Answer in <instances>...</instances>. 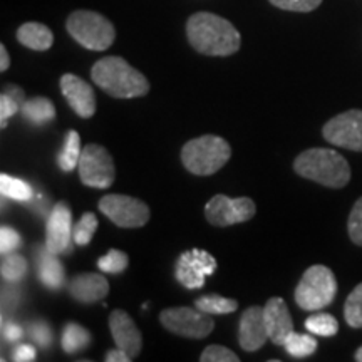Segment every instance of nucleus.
<instances>
[{
	"label": "nucleus",
	"mask_w": 362,
	"mask_h": 362,
	"mask_svg": "<svg viewBox=\"0 0 362 362\" xmlns=\"http://www.w3.org/2000/svg\"><path fill=\"white\" fill-rule=\"evenodd\" d=\"M89 344L90 334L88 332V329H84L83 325L74 322L64 325L61 336V346L66 354H78V352L84 351Z\"/></svg>",
	"instance_id": "obj_23"
},
{
	"label": "nucleus",
	"mask_w": 362,
	"mask_h": 362,
	"mask_svg": "<svg viewBox=\"0 0 362 362\" xmlns=\"http://www.w3.org/2000/svg\"><path fill=\"white\" fill-rule=\"evenodd\" d=\"M194 307L198 310L206 312L211 315H225L232 314L238 309V302L233 298H226L216 293H210V296H202L194 300Z\"/></svg>",
	"instance_id": "obj_25"
},
{
	"label": "nucleus",
	"mask_w": 362,
	"mask_h": 362,
	"mask_svg": "<svg viewBox=\"0 0 362 362\" xmlns=\"http://www.w3.org/2000/svg\"><path fill=\"white\" fill-rule=\"evenodd\" d=\"M354 357H356V361H359V362H362V346L359 347V349H357V351H356V356H354Z\"/></svg>",
	"instance_id": "obj_42"
},
{
	"label": "nucleus",
	"mask_w": 362,
	"mask_h": 362,
	"mask_svg": "<svg viewBox=\"0 0 362 362\" xmlns=\"http://www.w3.org/2000/svg\"><path fill=\"white\" fill-rule=\"evenodd\" d=\"M347 232H349L352 243L362 247V197L352 206L349 220H347Z\"/></svg>",
	"instance_id": "obj_33"
},
{
	"label": "nucleus",
	"mask_w": 362,
	"mask_h": 362,
	"mask_svg": "<svg viewBox=\"0 0 362 362\" xmlns=\"http://www.w3.org/2000/svg\"><path fill=\"white\" fill-rule=\"evenodd\" d=\"M110 329L111 336L116 342V347L123 349L131 359H136V357L139 356V352H141L143 337L138 325L134 324V320L131 319L128 312L121 309L111 312Z\"/></svg>",
	"instance_id": "obj_15"
},
{
	"label": "nucleus",
	"mask_w": 362,
	"mask_h": 362,
	"mask_svg": "<svg viewBox=\"0 0 362 362\" xmlns=\"http://www.w3.org/2000/svg\"><path fill=\"white\" fill-rule=\"evenodd\" d=\"M344 319L349 327L362 329V284L357 285L346 298L344 305Z\"/></svg>",
	"instance_id": "obj_29"
},
{
	"label": "nucleus",
	"mask_w": 362,
	"mask_h": 362,
	"mask_svg": "<svg viewBox=\"0 0 362 362\" xmlns=\"http://www.w3.org/2000/svg\"><path fill=\"white\" fill-rule=\"evenodd\" d=\"M187 37L194 51L211 57L233 56L242 45V37L232 22L211 12H197L189 17Z\"/></svg>",
	"instance_id": "obj_1"
},
{
	"label": "nucleus",
	"mask_w": 362,
	"mask_h": 362,
	"mask_svg": "<svg viewBox=\"0 0 362 362\" xmlns=\"http://www.w3.org/2000/svg\"><path fill=\"white\" fill-rule=\"evenodd\" d=\"M106 361L107 362H129L133 361L131 357L126 354V352L123 349H119V347H116V349L112 351H107L106 354Z\"/></svg>",
	"instance_id": "obj_40"
},
{
	"label": "nucleus",
	"mask_w": 362,
	"mask_h": 362,
	"mask_svg": "<svg viewBox=\"0 0 362 362\" xmlns=\"http://www.w3.org/2000/svg\"><path fill=\"white\" fill-rule=\"evenodd\" d=\"M99 210L121 228H141L149 221L151 211L146 203L129 194L112 193L99 200Z\"/></svg>",
	"instance_id": "obj_9"
},
{
	"label": "nucleus",
	"mask_w": 362,
	"mask_h": 362,
	"mask_svg": "<svg viewBox=\"0 0 362 362\" xmlns=\"http://www.w3.org/2000/svg\"><path fill=\"white\" fill-rule=\"evenodd\" d=\"M325 141L339 148L362 151V111L351 110L327 121L322 129Z\"/></svg>",
	"instance_id": "obj_11"
},
{
	"label": "nucleus",
	"mask_w": 362,
	"mask_h": 362,
	"mask_svg": "<svg viewBox=\"0 0 362 362\" xmlns=\"http://www.w3.org/2000/svg\"><path fill=\"white\" fill-rule=\"evenodd\" d=\"M2 334L8 342H17V341H21L22 336H24V330H22L21 325H17L13 322H7L6 325H4Z\"/></svg>",
	"instance_id": "obj_39"
},
{
	"label": "nucleus",
	"mask_w": 362,
	"mask_h": 362,
	"mask_svg": "<svg viewBox=\"0 0 362 362\" xmlns=\"http://www.w3.org/2000/svg\"><path fill=\"white\" fill-rule=\"evenodd\" d=\"M21 115L25 117L29 123L35 126H44L56 117V106H54L52 101L49 98H33L27 99V101L22 104Z\"/></svg>",
	"instance_id": "obj_20"
},
{
	"label": "nucleus",
	"mask_w": 362,
	"mask_h": 362,
	"mask_svg": "<svg viewBox=\"0 0 362 362\" xmlns=\"http://www.w3.org/2000/svg\"><path fill=\"white\" fill-rule=\"evenodd\" d=\"M0 189H2L4 197L12 198V200L17 202H29L34 194V189L29 183L6 173L0 176Z\"/></svg>",
	"instance_id": "obj_26"
},
{
	"label": "nucleus",
	"mask_w": 362,
	"mask_h": 362,
	"mask_svg": "<svg viewBox=\"0 0 362 362\" xmlns=\"http://www.w3.org/2000/svg\"><path fill=\"white\" fill-rule=\"evenodd\" d=\"M11 66V56H8L7 47L4 44H0V71L6 72Z\"/></svg>",
	"instance_id": "obj_41"
},
{
	"label": "nucleus",
	"mask_w": 362,
	"mask_h": 362,
	"mask_svg": "<svg viewBox=\"0 0 362 362\" xmlns=\"http://www.w3.org/2000/svg\"><path fill=\"white\" fill-rule=\"evenodd\" d=\"M30 337L34 339V342H37L40 347H49L52 342V330L47 324L39 320V322H34L30 325Z\"/></svg>",
	"instance_id": "obj_37"
},
{
	"label": "nucleus",
	"mask_w": 362,
	"mask_h": 362,
	"mask_svg": "<svg viewBox=\"0 0 362 362\" xmlns=\"http://www.w3.org/2000/svg\"><path fill=\"white\" fill-rule=\"evenodd\" d=\"M257 205L252 198L240 197L230 198L226 194H215L205 206V216L208 223L214 226H230L245 223L255 216Z\"/></svg>",
	"instance_id": "obj_10"
},
{
	"label": "nucleus",
	"mask_w": 362,
	"mask_h": 362,
	"mask_svg": "<svg viewBox=\"0 0 362 362\" xmlns=\"http://www.w3.org/2000/svg\"><path fill=\"white\" fill-rule=\"evenodd\" d=\"M336 293L337 280L334 272L325 265H312L302 275L293 297L302 310L315 312L332 304Z\"/></svg>",
	"instance_id": "obj_6"
},
{
	"label": "nucleus",
	"mask_w": 362,
	"mask_h": 362,
	"mask_svg": "<svg viewBox=\"0 0 362 362\" xmlns=\"http://www.w3.org/2000/svg\"><path fill=\"white\" fill-rule=\"evenodd\" d=\"M59 86H61L62 96L66 98L67 104H69L71 110L76 115L84 117V119H89V117L94 116L98 107L96 93L83 78L67 72L59 81Z\"/></svg>",
	"instance_id": "obj_14"
},
{
	"label": "nucleus",
	"mask_w": 362,
	"mask_h": 362,
	"mask_svg": "<svg viewBox=\"0 0 362 362\" xmlns=\"http://www.w3.org/2000/svg\"><path fill=\"white\" fill-rule=\"evenodd\" d=\"M17 40L33 51H49L54 44V34L40 22H25L17 29Z\"/></svg>",
	"instance_id": "obj_19"
},
{
	"label": "nucleus",
	"mask_w": 362,
	"mask_h": 362,
	"mask_svg": "<svg viewBox=\"0 0 362 362\" xmlns=\"http://www.w3.org/2000/svg\"><path fill=\"white\" fill-rule=\"evenodd\" d=\"M74 225H72V211L66 202L57 203L49 214L45 225V248L52 255H66L74 245Z\"/></svg>",
	"instance_id": "obj_12"
},
{
	"label": "nucleus",
	"mask_w": 362,
	"mask_h": 362,
	"mask_svg": "<svg viewBox=\"0 0 362 362\" xmlns=\"http://www.w3.org/2000/svg\"><path fill=\"white\" fill-rule=\"evenodd\" d=\"M129 265V257L126 255L124 252L116 250V248H111L106 255L101 257L98 260L99 270L104 272V274H123V272L128 269Z\"/></svg>",
	"instance_id": "obj_32"
},
{
	"label": "nucleus",
	"mask_w": 362,
	"mask_h": 362,
	"mask_svg": "<svg viewBox=\"0 0 362 362\" xmlns=\"http://www.w3.org/2000/svg\"><path fill=\"white\" fill-rule=\"evenodd\" d=\"M264 320L269 341L274 342L275 346H284L287 337L293 332V322L282 297L269 298L264 307Z\"/></svg>",
	"instance_id": "obj_17"
},
{
	"label": "nucleus",
	"mask_w": 362,
	"mask_h": 362,
	"mask_svg": "<svg viewBox=\"0 0 362 362\" xmlns=\"http://www.w3.org/2000/svg\"><path fill=\"white\" fill-rule=\"evenodd\" d=\"M90 79L104 93L116 99L143 98L149 93V81L119 56L99 59L90 69Z\"/></svg>",
	"instance_id": "obj_2"
},
{
	"label": "nucleus",
	"mask_w": 362,
	"mask_h": 362,
	"mask_svg": "<svg viewBox=\"0 0 362 362\" xmlns=\"http://www.w3.org/2000/svg\"><path fill=\"white\" fill-rule=\"evenodd\" d=\"M272 6L288 12H312L322 4V0H269Z\"/></svg>",
	"instance_id": "obj_35"
},
{
	"label": "nucleus",
	"mask_w": 362,
	"mask_h": 362,
	"mask_svg": "<svg viewBox=\"0 0 362 362\" xmlns=\"http://www.w3.org/2000/svg\"><path fill=\"white\" fill-rule=\"evenodd\" d=\"M98 225H99L98 216L94 214H90V211H88V214H84L83 216H81L78 223L74 225V233H72L76 245L78 247L89 245L90 240H93V237H94V233H96Z\"/></svg>",
	"instance_id": "obj_31"
},
{
	"label": "nucleus",
	"mask_w": 362,
	"mask_h": 362,
	"mask_svg": "<svg viewBox=\"0 0 362 362\" xmlns=\"http://www.w3.org/2000/svg\"><path fill=\"white\" fill-rule=\"evenodd\" d=\"M305 329L309 330L310 334H315V336L332 337L337 334L339 322L336 317L330 314H315L307 317Z\"/></svg>",
	"instance_id": "obj_28"
},
{
	"label": "nucleus",
	"mask_w": 362,
	"mask_h": 362,
	"mask_svg": "<svg viewBox=\"0 0 362 362\" xmlns=\"http://www.w3.org/2000/svg\"><path fill=\"white\" fill-rule=\"evenodd\" d=\"M163 327L180 337L187 339H205L214 332L215 320L211 314L198 310L197 307H171L160 314Z\"/></svg>",
	"instance_id": "obj_7"
},
{
	"label": "nucleus",
	"mask_w": 362,
	"mask_h": 362,
	"mask_svg": "<svg viewBox=\"0 0 362 362\" xmlns=\"http://www.w3.org/2000/svg\"><path fill=\"white\" fill-rule=\"evenodd\" d=\"M66 29L72 39L89 51H106L116 40V29L107 17L93 11H74Z\"/></svg>",
	"instance_id": "obj_5"
},
{
	"label": "nucleus",
	"mask_w": 362,
	"mask_h": 362,
	"mask_svg": "<svg viewBox=\"0 0 362 362\" xmlns=\"http://www.w3.org/2000/svg\"><path fill=\"white\" fill-rule=\"evenodd\" d=\"M200 361L202 362H238L240 357L235 354L233 351H230L228 347L214 344V346H208L206 349L202 352Z\"/></svg>",
	"instance_id": "obj_34"
},
{
	"label": "nucleus",
	"mask_w": 362,
	"mask_h": 362,
	"mask_svg": "<svg viewBox=\"0 0 362 362\" xmlns=\"http://www.w3.org/2000/svg\"><path fill=\"white\" fill-rule=\"evenodd\" d=\"M298 176L327 188H344L351 181V166L346 158L327 148H312L302 151L293 161Z\"/></svg>",
	"instance_id": "obj_3"
},
{
	"label": "nucleus",
	"mask_w": 362,
	"mask_h": 362,
	"mask_svg": "<svg viewBox=\"0 0 362 362\" xmlns=\"http://www.w3.org/2000/svg\"><path fill=\"white\" fill-rule=\"evenodd\" d=\"M24 103H25L24 89L16 84H7L6 88H4L2 96H0V126H2V129L7 128L8 117L17 115Z\"/></svg>",
	"instance_id": "obj_21"
},
{
	"label": "nucleus",
	"mask_w": 362,
	"mask_h": 362,
	"mask_svg": "<svg viewBox=\"0 0 362 362\" xmlns=\"http://www.w3.org/2000/svg\"><path fill=\"white\" fill-rule=\"evenodd\" d=\"M69 293L74 300L94 304L110 293V282L101 274H79L71 280Z\"/></svg>",
	"instance_id": "obj_18"
},
{
	"label": "nucleus",
	"mask_w": 362,
	"mask_h": 362,
	"mask_svg": "<svg viewBox=\"0 0 362 362\" xmlns=\"http://www.w3.org/2000/svg\"><path fill=\"white\" fill-rule=\"evenodd\" d=\"M216 270V260L211 253L200 248L183 252L176 262V280L192 291L202 288L205 285V279L210 277Z\"/></svg>",
	"instance_id": "obj_13"
},
{
	"label": "nucleus",
	"mask_w": 362,
	"mask_h": 362,
	"mask_svg": "<svg viewBox=\"0 0 362 362\" xmlns=\"http://www.w3.org/2000/svg\"><path fill=\"white\" fill-rule=\"evenodd\" d=\"M35 357H37V351H35L34 346H29V344H21L13 351V361L17 362H30L35 361Z\"/></svg>",
	"instance_id": "obj_38"
},
{
	"label": "nucleus",
	"mask_w": 362,
	"mask_h": 362,
	"mask_svg": "<svg viewBox=\"0 0 362 362\" xmlns=\"http://www.w3.org/2000/svg\"><path fill=\"white\" fill-rule=\"evenodd\" d=\"M27 270H29L27 260L22 255H19V253H13V252L7 253L6 259L2 262V265H0V272H2L4 280L11 284L21 282V280L25 277Z\"/></svg>",
	"instance_id": "obj_27"
},
{
	"label": "nucleus",
	"mask_w": 362,
	"mask_h": 362,
	"mask_svg": "<svg viewBox=\"0 0 362 362\" xmlns=\"http://www.w3.org/2000/svg\"><path fill=\"white\" fill-rule=\"evenodd\" d=\"M267 341H269V334L265 329L264 309L259 305L248 307L238 322L240 347L247 352H255L262 349Z\"/></svg>",
	"instance_id": "obj_16"
},
{
	"label": "nucleus",
	"mask_w": 362,
	"mask_h": 362,
	"mask_svg": "<svg viewBox=\"0 0 362 362\" xmlns=\"http://www.w3.org/2000/svg\"><path fill=\"white\" fill-rule=\"evenodd\" d=\"M56 257L57 255H52L51 252H47V255L44 257L39 267L40 282L47 288H51V291H59L66 282L64 267H62V264Z\"/></svg>",
	"instance_id": "obj_22"
},
{
	"label": "nucleus",
	"mask_w": 362,
	"mask_h": 362,
	"mask_svg": "<svg viewBox=\"0 0 362 362\" xmlns=\"http://www.w3.org/2000/svg\"><path fill=\"white\" fill-rule=\"evenodd\" d=\"M78 171L83 185L90 188L106 189L116 178L115 160L106 148L96 143H90L83 149Z\"/></svg>",
	"instance_id": "obj_8"
},
{
	"label": "nucleus",
	"mask_w": 362,
	"mask_h": 362,
	"mask_svg": "<svg viewBox=\"0 0 362 362\" xmlns=\"http://www.w3.org/2000/svg\"><path fill=\"white\" fill-rule=\"evenodd\" d=\"M81 136L78 131L71 129L67 131L64 144H62L61 153H59L57 165L62 171H72L78 168L79 160H81Z\"/></svg>",
	"instance_id": "obj_24"
},
{
	"label": "nucleus",
	"mask_w": 362,
	"mask_h": 362,
	"mask_svg": "<svg viewBox=\"0 0 362 362\" xmlns=\"http://www.w3.org/2000/svg\"><path fill=\"white\" fill-rule=\"evenodd\" d=\"M284 347L293 357H307L317 351V341L312 336H307V334L292 332L285 341Z\"/></svg>",
	"instance_id": "obj_30"
},
{
	"label": "nucleus",
	"mask_w": 362,
	"mask_h": 362,
	"mask_svg": "<svg viewBox=\"0 0 362 362\" xmlns=\"http://www.w3.org/2000/svg\"><path fill=\"white\" fill-rule=\"evenodd\" d=\"M232 156V148L223 138L205 134L189 139L181 149V163L189 173L210 176L223 168Z\"/></svg>",
	"instance_id": "obj_4"
},
{
	"label": "nucleus",
	"mask_w": 362,
	"mask_h": 362,
	"mask_svg": "<svg viewBox=\"0 0 362 362\" xmlns=\"http://www.w3.org/2000/svg\"><path fill=\"white\" fill-rule=\"evenodd\" d=\"M21 245L22 238L19 232H16L12 226L4 225L2 228H0V252H2L4 255H7V253L16 252Z\"/></svg>",
	"instance_id": "obj_36"
}]
</instances>
